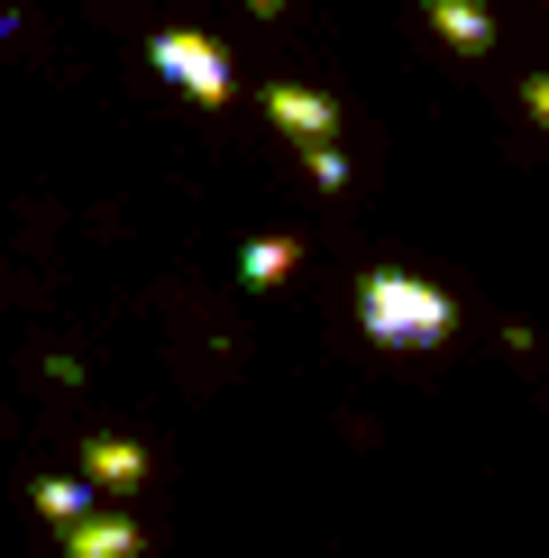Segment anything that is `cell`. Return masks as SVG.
Returning a JSON list of instances; mask_svg holds the SVG:
<instances>
[{
  "instance_id": "1",
  "label": "cell",
  "mask_w": 549,
  "mask_h": 558,
  "mask_svg": "<svg viewBox=\"0 0 549 558\" xmlns=\"http://www.w3.org/2000/svg\"><path fill=\"white\" fill-rule=\"evenodd\" d=\"M357 330L376 348H440V339H457V302L403 266H376L357 284Z\"/></svg>"
},
{
  "instance_id": "2",
  "label": "cell",
  "mask_w": 549,
  "mask_h": 558,
  "mask_svg": "<svg viewBox=\"0 0 549 558\" xmlns=\"http://www.w3.org/2000/svg\"><path fill=\"white\" fill-rule=\"evenodd\" d=\"M147 64H156V74H166L174 92H193L202 110H220L229 92H239V83H229L220 37H202V28H166V37H147Z\"/></svg>"
},
{
  "instance_id": "3",
  "label": "cell",
  "mask_w": 549,
  "mask_h": 558,
  "mask_svg": "<svg viewBox=\"0 0 549 558\" xmlns=\"http://www.w3.org/2000/svg\"><path fill=\"white\" fill-rule=\"evenodd\" d=\"M257 110H266V120L293 137V147H312V137H339V101H330V92H303V83H266V92H257Z\"/></svg>"
},
{
  "instance_id": "4",
  "label": "cell",
  "mask_w": 549,
  "mask_h": 558,
  "mask_svg": "<svg viewBox=\"0 0 549 558\" xmlns=\"http://www.w3.org/2000/svg\"><path fill=\"white\" fill-rule=\"evenodd\" d=\"M56 531H64V558H147V531L129 513H110V504H91V513L56 522Z\"/></svg>"
},
{
  "instance_id": "5",
  "label": "cell",
  "mask_w": 549,
  "mask_h": 558,
  "mask_svg": "<svg viewBox=\"0 0 549 558\" xmlns=\"http://www.w3.org/2000/svg\"><path fill=\"white\" fill-rule=\"evenodd\" d=\"M422 19H430V37H440L449 56H467V64L495 46V10L486 0H422Z\"/></svg>"
},
{
  "instance_id": "6",
  "label": "cell",
  "mask_w": 549,
  "mask_h": 558,
  "mask_svg": "<svg viewBox=\"0 0 549 558\" xmlns=\"http://www.w3.org/2000/svg\"><path fill=\"white\" fill-rule=\"evenodd\" d=\"M83 485L91 495H137V485H147V449H137V439H83Z\"/></svg>"
},
{
  "instance_id": "7",
  "label": "cell",
  "mask_w": 549,
  "mask_h": 558,
  "mask_svg": "<svg viewBox=\"0 0 549 558\" xmlns=\"http://www.w3.org/2000/svg\"><path fill=\"white\" fill-rule=\"evenodd\" d=\"M293 266H303V239H247V247H239V284H247V293H274Z\"/></svg>"
},
{
  "instance_id": "8",
  "label": "cell",
  "mask_w": 549,
  "mask_h": 558,
  "mask_svg": "<svg viewBox=\"0 0 549 558\" xmlns=\"http://www.w3.org/2000/svg\"><path fill=\"white\" fill-rule=\"evenodd\" d=\"M28 495H37V513H46V522H74V513H91V504H101L83 476H37Z\"/></svg>"
},
{
  "instance_id": "9",
  "label": "cell",
  "mask_w": 549,
  "mask_h": 558,
  "mask_svg": "<svg viewBox=\"0 0 549 558\" xmlns=\"http://www.w3.org/2000/svg\"><path fill=\"white\" fill-rule=\"evenodd\" d=\"M303 174L320 183V193H349V156H339V137H312V147H303Z\"/></svg>"
},
{
  "instance_id": "10",
  "label": "cell",
  "mask_w": 549,
  "mask_h": 558,
  "mask_svg": "<svg viewBox=\"0 0 549 558\" xmlns=\"http://www.w3.org/2000/svg\"><path fill=\"white\" fill-rule=\"evenodd\" d=\"M522 110H532V120L549 129V74H522Z\"/></svg>"
},
{
  "instance_id": "11",
  "label": "cell",
  "mask_w": 549,
  "mask_h": 558,
  "mask_svg": "<svg viewBox=\"0 0 549 558\" xmlns=\"http://www.w3.org/2000/svg\"><path fill=\"white\" fill-rule=\"evenodd\" d=\"M247 10H257V19H284V0H247Z\"/></svg>"
},
{
  "instance_id": "12",
  "label": "cell",
  "mask_w": 549,
  "mask_h": 558,
  "mask_svg": "<svg viewBox=\"0 0 549 558\" xmlns=\"http://www.w3.org/2000/svg\"><path fill=\"white\" fill-rule=\"evenodd\" d=\"M0 37H19V10H0Z\"/></svg>"
}]
</instances>
